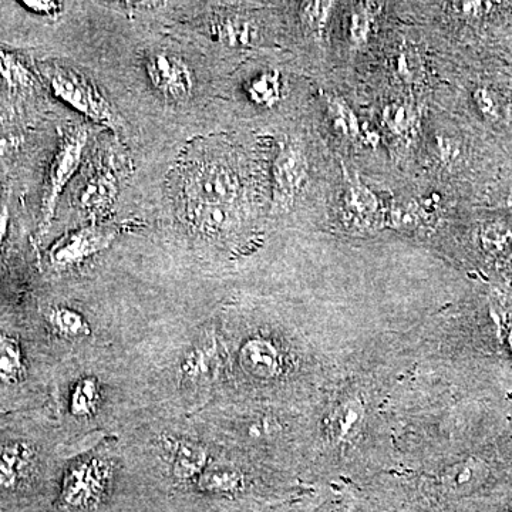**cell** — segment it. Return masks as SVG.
Wrapping results in <instances>:
<instances>
[{"mask_svg":"<svg viewBox=\"0 0 512 512\" xmlns=\"http://www.w3.org/2000/svg\"><path fill=\"white\" fill-rule=\"evenodd\" d=\"M35 463V448L25 441L0 444V493L22 490L32 477Z\"/></svg>","mask_w":512,"mask_h":512,"instance_id":"cell-9","label":"cell"},{"mask_svg":"<svg viewBox=\"0 0 512 512\" xmlns=\"http://www.w3.org/2000/svg\"><path fill=\"white\" fill-rule=\"evenodd\" d=\"M50 89L57 99L79 111L90 120L116 128L120 124L119 116L104 99L103 94L87 82L80 74L72 70L55 69L49 76Z\"/></svg>","mask_w":512,"mask_h":512,"instance_id":"cell-4","label":"cell"},{"mask_svg":"<svg viewBox=\"0 0 512 512\" xmlns=\"http://www.w3.org/2000/svg\"><path fill=\"white\" fill-rule=\"evenodd\" d=\"M239 363L249 376L274 380L284 372V357L274 343L265 338H251L242 345Z\"/></svg>","mask_w":512,"mask_h":512,"instance_id":"cell-10","label":"cell"},{"mask_svg":"<svg viewBox=\"0 0 512 512\" xmlns=\"http://www.w3.org/2000/svg\"><path fill=\"white\" fill-rule=\"evenodd\" d=\"M215 35L229 46H251L255 42L254 23L239 16H229L214 25Z\"/></svg>","mask_w":512,"mask_h":512,"instance_id":"cell-19","label":"cell"},{"mask_svg":"<svg viewBox=\"0 0 512 512\" xmlns=\"http://www.w3.org/2000/svg\"><path fill=\"white\" fill-rule=\"evenodd\" d=\"M221 360L217 342L214 339L191 349L180 367V386L194 396H204L210 392L217 379Z\"/></svg>","mask_w":512,"mask_h":512,"instance_id":"cell-8","label":"cell"},{"mask_svg":"<svg viewBox=\"0 0 512 512\" xmlns=\"http://www.w3.org/2000/svg\"><path fill=\"white\" fill-rule=\"evenodd\" d=\"M197 485L204 493L232 494L237 493L239 488L244 485V478L234 468H208L198 477Z\"/></svg>","mask_w":512,"mask_h":512,"instance_id":"cell-18","label":"cell"},{"mask_svg":"<svg viewBox=\"0 0 512 512\" xmlns=\"http://www.w3.org/2000/svg\"><path fill=\"white\" fill-rule=\"evenodd\" d=\"M241 194L238 175L228 165L214 161L191 163L184 170L187 211L197 208H232Z\"/></svg>","mask_w":512,"mask_h":512,"instance_id":"cell-2","label":"cell"},{"mask_svg":"<svg viewBox=\"0 0 512 512\" xmlns=\"http://www.w3.org/2000/svg\"><path fill=\"white\" fill-rule=\"evenodd\" d=\"M330 113H332L333 124L338 128L339 133L350 138L359 136V121L345 100H332Z\"/></svg>","mask_w":512,"mask_h":512,"instance_id":"cell-26","label":"cell"},{"mask_svg":"<svg viewBox=\"0 0 512 512\" xmlns=\"http://www.w3.org/2000/svg\"><path fill=\"white\" fill-rule=\"evenodd\" d=\"M248 96L258 106L272 109L281 100V80L276 70L258 74L248 84Z\"/></svg>","mask_w":512,"mask_h":512,"instance_id":"cell-21","label":"cell"},{"mask_svg":"<svg viewBox=\"0 0 512 512\" xmlns=\"http://www.w3.org/2000/svg\"><path fill=\"white\" fill-rule=\"evenodd\" d=\"M116 195V177L110 171H100L84 187L80 202L90 214H101L114 204Z\"/></svg>","mask_w":512,"mask_h":512,"instance_id":"cell-14","label":"cell"},{"mask_svg":"<svg viewBox=\"0 0 512 512\" xmlns=\"http://www.w3.org/2000/svg\"><path fill=\"white\" fill-rule=\"evenodd\" d=\"M100 403L99 382L94 377H84L74 386L70 397V412L76 417H90Z\"/></svg>","mask_w":512,"mask_h":512,"instance_id":"cell-20","label":"cell"},{"mask_svg":"<svg viewBox=\"0 0 512 512\" xmlns=\"http://www.w3.org/2000/svg\"><path fill=\"white\" fill-rule=\"evenodd\" d=\"M87 146V131L84 128L67 130L60 137L59 146L47 173L46 190L42 202V224L49 225L55 217L57 202L66 185L82 164Z\"/></svg>","mask_w":512,"mask_h":512,"instance_id":"cell-3","label":"cell"},{"mask_svg":"<svg viewBox=\"0 0 512 512\" xmlns=\"http://www.w3.org/2000/svg\"><path fill=\"white\" fill-rule=\"evenodd\" d=\"M0 76L10 87L22 89L32 83L29 70L13 53L0 50Z\"/></svg>","mask_w":512,"mask_h":512,"instance_id":"cell-23","label":"cell"},{"mask_svg":"<svg viewBox=\"0 0 512 512\" xmlns=\"http://www.w3.org/2000/svg\"><path fill=\"white\" fill-rule=\"evenodd\" d=\"M113 481V466L101 458H89L66 471L60 490L59 512H99Z\"/></svg>","mask_w":512,"mask_h":512,"instance_id":"cell-1","label":"cell"},{"mask_svg":"<svg viewBox=\"0 0 512 512\" xmlns=\"http://www.w3.org/2000/svg\"><path fill=\"white\" fill-rule=\"evenodd\" d=\"M47 322L59 336L66 339H79L92 333L89 322L82 313L66 306H55L46 313Z\"/></svg>","mask_w":512,"mask_h":512,"instance_id":"cell-16","label":"cell"},{"mask_svg":"<svg viewBox=\"0 0 512 512\" xmlns=\"http://www.w3.org/2000/svg\"><path fill=\"white\" fill-rule=\"evenodd\" d=\"M116 237L113 228L104 225H87L67 232L53 244L49 261L55 269H70L83 264L86 259L110 247Z\"/></svg>","mask_w":512,"mask_h":512,"instance_id":"cell-6","label":"cell"},{"mask_svg":"<svg viewBox=\"0 0 512 512\" xmlns=\"http://www.w3.org/2000/svg\"><path fill=\"white\" fill-rule=\"evenodd\" d=\"M22 5L30 12L49 19H59L63 12L62 3L53 0H23Z\"/></svg>","mask_w":512,"mask_h":512,"instance_id":"cell-28","label":"cell"},{"mask_svg":"<svg viewBox=\"0 0 512 512\" xmlns=\"http://www.w3.org/2000/svg\"><path fill=\"white\" fill-rule=\"evenodd\" d=\"M146 72L151 86L164 99L184 103L194 93V73L180 56L167 50L150 53L146 59Z\"/></svg>","mask_w":512,"mask_h":512,"instance_id":"cell-5","label":"cell"},{"mask_svg":"<svg viewBox=\"0 0 512 512\" xmlns=\"http://www.w3.org/2000/svg\"><path fill=\"white\" fill-rule=\"evenodd\" d=\"M25 372V357L18 340L12 336L0 335V382H20Z\"/></svg>","mask_w":512,"mask_h":512,"instance_id":"cell-17","label":"cell"},{"mask_svg":"<svg viewBox=\"0 0 512 512\" xmlns=\"http://www.w3.org/2000/svg\"><path fill=\"white\" fill-rule=\"evenodd\" d=\"M173 477L178 483H191L204 473L208 451L204 446L188 439L171 440Z\"/></svg>","mask_w":512,"mask_h":512,"instance_id":"cell-11","label":"cell"},{"mask_svg":"<svg viewBox=\"0 0 512 512\" xmlns=\"http://www.w3.org/2000/svg\"><path fill=\"white\" fill-rule=\"evenodd\" d=\"M363 419H365V407L359 400L352 399L340 404L330 416V436L338 443L353 440L362 427Z\"/></svg>","mask_w":512,"mask_h":512,"instance_id":"cell-15","label":"cell"},{"mask_svg":"<svg viewBox=\"0 0 512 512\" xmlns=\"http://www.w3.org/2000/svg\"><path fill=\"white\" fill-rule=\"evenodd\" d=\"M511 207H512V201H511Z\"/></svg>","mask_w":512,"mask_h":512,"instance_id":"cell-31","label":"cell"},{"mask_svg":"<svg viewBox=\"0 0 512 512\" xmlns=\"http://www.w3.org/2000/svg\"><path fill=\"white\" fill-rule=\"evenodd\" d=\"M370 30H372V16H370L369 8L356 6L350 16V39H352L353 45H365L369 39Z\"/></svg>","mask_w":512,"mask_h":512,"instance_id":"cell-27","label":"cell"},{"mask_svg":"<svg viewBox=\"0 0 512 512\" xmlns=\"http://www.w3.org/2000/svg\"><path fill=\"white\" fill-rule=\"evenodd\" d=\"M274 175V207L286 211L308 180V160L299 144L284 140L272 168Z\"/></svg>","mask_w":512,"mask_h":512,"instance_id":"cell-7","label":"cell"},{"mask_svg":"<svg viewBox=\"0 0 512 512\" xmlns=\"http://www.w3.org/2000/svg\"><path fill=\"white\" fill-rule=\"evenodd\" d=\"M488 476V468L478 458H467L454 466L448 467L443 473L444 488L450 493L461 495L476 490Z\"/></svg>","mask_w":512,"mask_h":512,"instance_id":"cell-12","label":"cell"},{"mask_svg":"<svg viewBox=\"0 0 512 512\" xmlns=\"http://www.w3.org/2000/svg\"><path fill=\"white\" fill-rule=\"evenodd\" d=\"M346 217L359 227H366L375 220L379 212V200L370 188L357 178L350 181L345 195Z\"/></svg>","mask_w":512,"mask_h":512,"instance_id":"cell-13","label":"cell"},{"mask_svg":"<svg viewBox=\"0 0 512 512\" xmlns=\"http://www.w3.org/2000/svg\"><path fill=\"white\" fill-rule=\"evenodd\" d=\"M421 224V210L416 202H406V204L394 205L389 212L387 225L399 231H409L419 227Z\"/></svg>","mask_w":512,"mask_h":512,"instance_id":"cell-25","label":"cell"},{"mask_svg":"<svg viewBox=\"0 0 512 512\" xmlns=\"http://www.w3.org/2000/svg\"><path fill=\"white\" fill-rule=\"evenodd\" d=\"M10 224V212L6 205L0 207V252H2L3 245H5L6 238H8Z\"/></svg>","mask_w":512,"mask_h":512,"instance_id":"cell-30","label":"cell"},{"mask_svg":"<svg viewBox=\"0 0 512 512\" xmlns=\"http://www.w3.org/2000/svg\"><path fill=\"white\" fill-rule=\"evenodd\" d=\"M383 121L392 133L407 137L414 133L417 126V116L412 107L407 104H389L383 111Z\"/></svg>","mask_w":512,"mask_h":512,"instance_id":"cell-22","label":"cell"},{"mask_svg":"<svg viewBox=\"0 0 512 512\" xmlns=\"http://www.w3.org/2000/svg\"><path fill=\"white\" fill-rule=\"evenodd\" d=\"M333 2H303L301 8V18L303 23L313 32H323L328 25L330 13L335 8Z\"/></svg>","mask_w":512,"mask_h":512,"instance_id":"cell-24","label":"cell"},{"mask_svg":"<svg viewBox=\"0 0 512 512\" xmlns=\"http://www.w3.org/2000/svg\"><path fill=\"white\" fill-rule=\"evenodd\" d=\"M474 99H476L477 106L480 107L485 116H493L495 113V103L490 92L484 89L477 90L476 94H474Z\"/></svg>","mask_w":512,"mask_h":512,"instance_id":"cell-29","label":"cell"}]
</instances>
